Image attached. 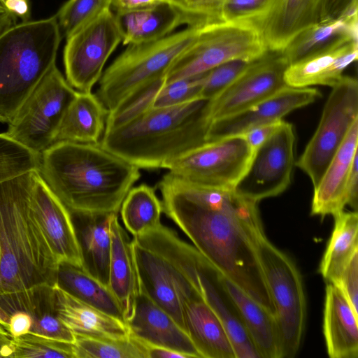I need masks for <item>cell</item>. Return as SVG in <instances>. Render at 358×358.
<instances>
[{"label": "cell", "instance_id": "cell-1", "mask_svg": "<svg viewBox=\"0 0 358 358\" xmlns=\"http://www.w3.org/2000/svg\"><path fill=\"white\" fill-rule=\"evenodd\" d=\"M163 213L226 278L275 315L257 251L264 231L255 201L234 189L193 183L171 172L158 182Z\"/></svg>", "mask_w": 358, "mask_h": 358}, {"label": "cell", "instance_id": "cell-2", "mask_svg": "<svg viewBox=\"0 0 358 358\" xmlns=\"http://www.w3.org/2000/svg\"><path fill=\"white\" fill-rule=\"evenodd\" d=\"M39 173L70 213H117L140 169L100 143L56 142L41 154Z\"/></svg>", "mask_w": 358, "mask_h": 358}, {"label": "cell", "instance_id": "cell-3", "mask_svg": "<svg viewBox=\"0 0 358 358\" xmlns=\"http://www.w3.org/2000/svg\"><path fill=\"white\" fill-rule=\"evenodd\" d=\"M207 100L152 108L129 122L104 131L101 145L138 169L167 166L206 142L210 122Z\"/></svg>", "mask_w": 358, "mask_h": 358}, {"label": "cell", "instance_id": "cell-4", "mask_svg": "<svg viewBox=\"0 0 358 358\" xmlns=\"http://www.w3.org/2000/svg\"><path fill=\"white\" fill-rule=\"evenodd\" d=\"M36 171L0 182V294L57 284L58 263L30 203Z\"/></svg>", "mask_w": 358, "mask_h": 358}, {"label": "cell", "instance_id": "cell-5", "mask_svg": "<svg viewBox=\"0 0 358 358\" xmlns=\"http://www.w3.org/2000/svg\"><path fill=\"white\" fill-rule=\"evenodd\" d=\"M131 248L139 290L186 331L185 306L203 299L198 271L199 252L162 224L133 236Z\"/></svg>", "mask_w": 358, "mask_h": 358}, {"label": "cell", "instance_id": "cell-6", "mask_svg": "<svg viewBox=\"0 0 358 358\" xmlns=\"http://www.w3.org/2000/svg\"><path fill=\"white\" fill-rule=\"evenodd\" d=\"M62 38L55 15L23 21L0 36V123L13 119L56 64Z\"/></svg>", "mask_w": 358, "mask_h": 358}, {"label": "cell", "instance_id": "cell-7", "mask_svg": "<svg viewBox=\"0 0 358 358\" xmlns=\"http://www.w3.org/2000/svg\"><path fill=\"white\" fill-rule=\"evenodd\" d=\"M205 26L187 27L155 41L127 45L99 80L96 94L108 112L139 87L165 77Z\"/></svg>", "mask_w": 358, "mask_h": 358}, {"label": "cell", "instance_id": "cell-8", "mask_svg": "<svg viewBox=\"0 0 358 358\" xmlns=\"http://www.w3.org/2000/svg\"><path fill=\"white\" fill-rule=\"evenodd\" d=\"M257 251L275 309L280 358H292L299 350L306 326V300L301 275L294 262L267 238L264 231L257 236Z\"/></svg>", "mask_w": 358, "mask_h": 358}, {"label": "cell", "instance_id": "cell-9", "mask_svg": "<svg viewBox=\"0 0 358 358\" xmlns=\"http://www.w3.org/2000/svg\"><path fill=\"white\" fill-rule=\"evenodd\" d=\"M267 50L254 24L220 22L208 24L170 68L166 83L206 73L231 60L254 61Z\"/></svg>", "mask_w": 358, "mask_h": 358}, {"label": "cell", "instance_id": "cell-10", "mask_svg": "<svg viewBox=\"0 0 358 358\" xmlns=\"http://www.w3.org/2000/svg\"><path fill=\"white\" fill-rule=\"evenodd\" d=\"M76 93L54 65L8 124L5 133L41 154L54 143L64 115Z\"/></svg>", "mask_w": 358, "mask_h": 358}, {"label": "cell", "instance_id": "cell-11", "mask_svg": "<svg viewBox=\"0 0 358 358\" xmlns=\"http://www.w3.org/2000/svg\"><path fill=\"white\" fill-rule=\"evenodd\" d=\"M357 120V80L343 76L332 87L317 128L296 164L309 176L313 189Z\"/></svg>", "mask_w": 358, "mask_h": 358}, {"label": "cell", "instance_id": "cell-12", "mask_svg": "<svg viewBox=\"0 0 358 358\" xmlns=\"http://www.w3.org/2000/svg\"><path fill=\"white\" fill-rule=\"evenodd\" d=\"M255 151L243 135L208 141L169 164V172L193 183L234 189Z\"/></svg>", "mask_w": 358, "mask_h": 358}, {"label": "cell", "instance_id": "cell-13", "mask_svg": "<svg viewBox=\"0 0 358 358\" xmlns=\"http://www.w3.org/2000/svg\"><path fill=\"white\" fill-rule=\"evenodd\" d=\"M66 39L63 53L66 79L78 92H92L106 62L122 39L115 14L106 9Z\"/></svg>", "mask_w": 358, "mask_h": 358}, {"label": "cell", "instance_id": "cell-14", "mask_svg": "<svg viewBox=\"0 0 358 358\" xmlns=\"http://www.w3.org/2000/svg\"><path fill=\"white\" fill-rule=\"evenodd\" d=\"M289 66L281 51L268 50L227 87L207 100L206 111L210 124L241 112L287 87L285 73Z\"/></svg>", "mask_w": 358, "mask_h": 358}, {"label": "cell", "instance_id": "cell-15", "mask_svg": "<svg viewBox=\"0 0 358 358\" xmlns=\"http://www.w3.org/2000/svg\"><path fill=\"white\" fill-rule=\"evenodd\" d=\"M294 142L292 124L282 120L270 138L255 151L234 192L258 203L286 190L291 182Z\"/></svg>", "mask_w": 358, "mask_h": 358}, {"label": "cell", "instance_id": "cell-16", "mask_svg": "<svg viewBox=\"0 0 358 358\" xmlns=\"http://www.w3.org/2000/svg\"><path fill=\"white\" fill-rule=\"evenodd\" d=\"M355 2L358 0H276L255 26L268 50L281 51L303 29L338 17Z\"/></svg>", "mask_w": 358, "mask_h": 358}, {"label": "cell", "instance_id": "cell-17", "mask_svg": "<svg viewBox=\"0 0 358 358\" xmlns=\"http://www.w3.org/2000/svg\"><path fill=\"white\" fill-rule=\"evenodd\" d=\"M31 206L57 263L81 267L75 229L69 210L36 171L30 196Z\"/></svg>", "mask_w": 358, "mask_h": 358}, {"label": "cell", "instance_id": "cell-18", "mask_svg": "<svg viewBox=\"0 0 358 358\" xmlns=\"http://www.w3.org/2000/svg\"><path fill=\"white\" fill-rule=\"evenodd\" d=\"M320 96V92L316 88L287 86L241 112L212 122L206 142L243 135L255 127L280 121L292 110L307 106Z\"/></svg>", "mask_w": 358, "mask_h": 358}, {"label": "cell", "instance_id": "cell-19", "mask_svg": "<svg viewBox=\"0 0 358 358\" xmlns=\"http://www.w3.org/2000/svg\"><path fill=\"white\" fill-rule=\"evenodd\" d=\"M126 324L130 334L145 345L166 348L188 358H201L187 332L141 290Z\"/></svg>", "mask_w": 358, "mask_h": 358}, {"label": "cell", "instance_id": "cell-20", "mask_svg": "<svg viewBox=\"0 0 358 358\" xmlns=\"http://www.w3.org/2000/svg\"><path fill=\"white\" fill-rule=\"evenodd\" d=\"M11 312L22 313L27 317L29 333L74 343V334L57 317L55 286L43 284L0 294V315Z\"/></svg>", "mask_w": 358, "mask_h": 358}, {"label": "cell", "instance_id": "cell-21", "mask_svg": "<svg viewBox=\"0 0 358 358\" xmlns=\"http://www.w3.org/2000/svg\"><path fill=\"white\" fill-rule=\"evenodd\" d=\"M198 271L202 297L224 325L236 358H261L226 289L223 275L200 252Z\"/></svg>", "mask_w": 358, "mask_h": 358}, {"label": "cell", "instance_id": "cell-22", "mask_svg": "<svg viewBox=\"0 0 358 358\" xmlns=\"http://www.w3.org/2000/svg\"><path fill=\"white\" fill-rule=\"evenodd\" d=\"M358 40L350 39L336 43L295 64L285 73L286 84L292 87L313 85L333 87L345 69L357 60Z\"/></svg>", "mask_w": 358, "mask_h": 358}, {"label": "cell", "instance_id": "cell-23", "mask_svg": "<svg viewBox=\"0 0 358 358\" xmlns=\"http://www.w3.org/2000/svg\"><path fill=\"white\" fill-rule=\"evenodd\" d=\"M358 120L350 127L318 185L314 188L311 214L322 217L335 215L347 205L346 188L357 152Z\"/></svg>", "mask_w": 358, "mask_h": 358}, {"label": "cell", "instance_id": "cell-24", "mask_svg": "<svg viewBox=\"0 0 358 358\" xmlns=\"http://www.w3.org/2000/svg\"><path fill=\"white\" fill-rule=\"evenodd\" d=\"M70 213L80 250L81 268L108 287L110 222L114 213Z\"/></svg>", "mask_w": 358, "mask_h": 358}, {"label": "cell", "instance_id": "cell-25", "mask_svg": "<svg viewBox=\"0 0 358 358\" xmlns=\"http://www.w3.org/2000/svg\"><path fill=\"white\" fill-rule=\"evenodd\" d=\"M58 318L74 334L94 338H124L130 336L127 324L55 286Z\"/></svg>", "mask_w": 358, "mask_h": 358}, {"label": "cell", "instance_id": "cell-26", "mask_svg": "<svg viewBox=\"0 0 358 358\" xmlns=\"http://www.w3.org/2000/svg\"><path fill=\"white\" fill-rule=\"evenodd\" d=\"M358 313L334 284L326 287L323 333L331 358L358 357Z\"/></svg>", "mask_w": 358, "mask_h": 358}, {"label": "cell", "instance_id": "cell-27", "mask_svg": "<svg viewBox=\"0 0 358 358\" xmlns=\"http://www.w3.org/2000/svg\"><path fill=\"white\" fill-rule=\"evenodd\" d=\"M110 231L111 247L108 288L120 304L127 322L132 314L139 292L131 239L120 224L116 213L111 216Z\"/></svg>", "mask_w": 358, "mask_h": 358}, {"label": "cell", "instance_id": "cell-28", "mask_svg": "<svg viewBox=\"0 0 358 358\" xmlns=\"http://www.w3.org/2000/svg\"><path fill=\"white\" fill-rule=\"evenodd\" d=\"M185 330L201 358H236L221 320L203 299L184 308Z\"/></svg>", "mask_w": 358, "mask_h": 358}, {"label": "cell", "instance_id": "cell-29", "mask_svg": "<svg viewBox=\"0 0 358 358\" xmlns=\"http://www.w3.org/2000/svg\"><path fill=\"white\" fill-rule=\"evenodd\" d=\"M108 110L92 92H78L61 121L55 142L100 143Z\"/></svg>", "mask_w": 358, "mask_h": 358}, {"label": "cell", "instance_id": "cell-30", "mask_svg": "<svg viewBox=\"0 0 358 358\" xmlns=\"http://www.w3.org/2000/svg\"><path fill=\"white\" fill-rule=\"evenodd\" d=\"M358 39V17L340 16L313 24L296 34L281 50L289 65L339 42Z\"/></svg>", "mask_w": 358, "mask_h": 358}, {"label": "cell", "instance_id": "cell-31", "mask_svg": "<svg viewBox=\"0 0 358 358\" xmlns=\"http://www.w3.org/2000/svg\"><path fill=\"white\" fill-rule=\"evenodd\" d=\"M223 282L261 358H280L275 315L260 306L223 275Z\"/></svg>", "mask_w": 358, "mask_h": 358}, {"label": "cell", "instance_id": "cell-32", "mask_svg": "<svg viewBox=\"0 0 358 358\" xmlns=\"http://www.w3.org/2000/svg\"><path fill=\"white\" fill-rule=\"evenodd\" d=\"M115 14L122 33V43L127 45L162 38L182 25L179 13L168 2Z\"/></svg>", "mask_w": 358, "mask_h": 358}, {"label": "cell", "instance_id": "cell-33", "mask_svg": "<svg viewBox=\"0 0 358 358\" xmlns=\"http://www.w3.org/2000/svg\"><path fill=\"white\" fill-rule=\"evenodd\" d=\"M56 285L81 301L126 323L122 307L109 288L81 267L59 262Z\"/></svg>", "mask_w": 358, "mask_h": 358}, {"label": "cell", "instance_id": "cell-34", "mask_svg": "<svg viewBox=\"0 0 358 358\" xmlns=\"http://www.w3.org/2000/svg\"><path fill=\"white\" fill-rule=\"evenodd\" d=\"M334 227L322 257L320 273L333 283L352 255L358 251V214L344 212L334 215Z\"/></svg>", "mask_w": 358, "mask_h": 358}, {"label": "cell", "instance_id": "cell-35", "mask_svg": "<svg viewBox=\"0 0 358 358\" xmlns=\"http://www.w3.org/2000/svg\"><path fill=\"white\" fill-rule=\"evenodd\" d=\"M120 211L126 230L133 236L162 224V201L157 196L155 189L146 184H141L129 190Z\"/></svg>", "mask_w": 358, "mask_h": 358}, {"label": "cell", "instance_id": "cell-36", "mask_svg": "<svg viewBox=\"0 0 358 358\" xmlns=\"http://www.w3.org/2000/svg\"><path fill=\"white\" fill-rule=\"evenodd\" d=\"M75 358H148L147 345L132 336L94 338L75 336Z\"/></svg>", "mask_w": 358, "mask_h": 358}, {"label": "cell", "instance_id": "cell-37", "mask_svg": "<svg viewBox=\"0 0 358 358\" xmlns=\"http://www.w3.org/2000/svg\"><path fill=\"white\" fill-rule=\"evenodd\" d=\"M165 83L166 76L145 84L129 94L108 112L105 131L122 125L152 108Z\"/></svg>", "mask_w": 358, "mask_h": 358}, {"label": "cell", "instance_id": "cell-38", "mask_svg": "<svg viewBox=\"0 0 358 358\" xmlns=\"http://www.w3.org/2000/svg\"><path fill=\"white\" fill-rule=\"evenodd\" d=\"M40 163L41 154L15 141L5 132L0 134V182L38 170Z\"/></svg>", "mask_w": 358, "mask_h": 358}, {"label": "cell", "instance_id": "cell-39", "mask_svg": "<svg viewBox=\"0 0 358 358\" xmlns=\"http://www.w3.org/2000/svg\"><path fill=\"white\" fill-rule=\"evenodd\" d=\"M112 0H68L55 15L62 38H67L108 8Z\"/></svg>", "mask_w": 358, "mask_h": 358}, {"label": "cell", "instance_id": "cell-40", "mask_svg": "<svg viewBox=\"0 0 358 358\" xmlns=\"http://www.w3.org/2000/svg\"><path fill=\"white\" fill-rule=\"evenodd\" d=\"M75 358L73 343L27 333L13 338V358Z\"/></svg>", "mask_w": 358, "mask_h": 358}, {"label": "cell", "instance_id": "cell-41", "mask_svg": "<svg viewBox=\"0 0 358 358\" xmlns=\"http://www.w3.org/2000/svg\"><path fill=\"white\" fill-rule=\"evenodd\" d=\"M225 0H167L179 13L182 25L205 26L222 22L220 12Z\"/></svg>", "mask_w": 358, "mask_h": 358}, {"label": "cell", "instance_id": "cell-42", "mask_svg": "<svg viewBox=\"0 0 358 358\" xmlns=\"http://www.w3.org/2000/svg\"><path fill=\"white\" fill-rule=\"evenodd\" d=\"M206 73L165 83L152 108L169 107L201 99L200 93Z\"/></svg>", "mask_w": 358, "mask_h": 358}, {"label": "cell", "instance_id": "cell-43", "mask_svg": "<svg viewBox=\"0 0 358 358\" xmlns=\"http://www.w3.org/2000/svg\"><path fill=\"white\" fill-rule=\"evenodd\" d=\"M276 0H225L221 19L227 22H249L256 25L269 13Z\"/></svg>", "mask_w": 358, "mask_h": 358}, {"label": "cell", "instance_id": "cell-44", "mask_svg": "<svg viewBox=\"0 0 358 358\" xmlns=\"http://www.w3.org/2000/svg\"><path fill=\"white\" fill-rule=\"evenodd\" d=\"M253 61L234 59L207 72L200 93L201 99L210 100L238 77Z\"/></svg>", "mask_w": 358, "mask_h": 358}, {"label": "cell", "instance_id": "cell-45", "mask_svg": "<svg viewBox=\"0 0 358 358\" xmlns=\"http://www.w3.org/2000/svg\"><path fill=\"white\" fill-rule=\"evenodd\" d=\"M358 251L343 267L336 280L332 283L345 295L355 312L358 313Z\"/></svg>", "mask_w": 358, "mask_h": 358}, {"label": "cell", "instance_id": "cell-46", "mask_svg": "<svg viewBox=\"0 0 358 358\" xmlns=\"http://www.w3.org/2000/svg\"><path fill=\"white\" fill-rule=\"evenodd\" d=\"M282 120L255 127L243 136L252 149L255 151L275 132Z\"/></svg>", "mask_w": 358, "mask_h": 358}, {"label": "cell", "instance_id": "cell-47", "mask_svg": "<svg viewBox=\"0 0 358 358\" xmlns=\"http://www.w3.org/2000/svg\"><path fill=\"white\" fill-rule=\"evenodd\" d=\"M167 0H112L110 9L115 13L150 8Z\"/></svg>", "mask_w": 358, "mask_h": 358}, {"label": "cell", "instance_id": "cell-48", "mask_svg": "<svg viewBox=\"0 0 358 358\" xmlns=\"http://www.w3.org/2000/svg\"><path fill=\"white\" fill-rule=\"evenodd\" d=\"M347 205L357 210L358 205V154L355 156L346 188Z\"/></svg>", "mask_w": 358, "mask_h": 358}, {"label": "cell", "instance_id": "cell-49", "mask_svg": "<svg viewBox=\"0 0 358 358\" xmlns=\"http://www.w3.org/2000/svg\"><path fill=\"white\" fill-rule=\"evenodd\" d=\"M0 3L6 10L22 22L29 20L31 14L29 0H0Z\"/></svg>", "mask_w": 358, "mask_h": 358}, {"label": "cell", "instance_id": "cell-50", "mask_svg": "<svg viewBox=\"0 0 358 358\" xmlns=\"http://www.w3.org/2000/svg\"><path fill=\"white\" fill-rule=\"evenodd\" d=\"M13 337L0 324V358H13Z\"/></svg>", "mask_w": 358, "mask_h": 358}, {"label": "cell", "instance_id": "cell-51", "mask_svg": "<svg viewBox=\"0 0 358 358\" xmlns=\"http://www.w3.org/2000/svg\"><path fill=\"white\" fill-rule=\"evenodd\" d=\"M147 345L148 358H188L182 353L162 347Z\"/></svg>", "mask_w": 358, "mask_h": 358}, {"label": "cell", "instance_id": "cell-52", "mask_svg": "<svg viewBox=\"0 0 358 358\" xmlns=\"http://www.w3.org/2000/svg\"><path fill=\"white\" fill-rule=\"evenodd\" d=\"M17 20L13 14L7 10L0 13V36L16 24Z\"/></svg>", "mask_w": 358, "mask_h": 358}, {"label": "cell", "instance_id": "cell-53", "mask_svg": "<svg viewBox=\"0 0 358 358\" xmlns=\"http://www.w3.org/2000/svg\"><path fill=\"white\" fill-rule=\"evenodd\" d=\"M4 11H6V9L4 8V7L0 3V13H3Z\"/></svg>", "mask_w": 358, "mask_h": 358}]
</instances>
